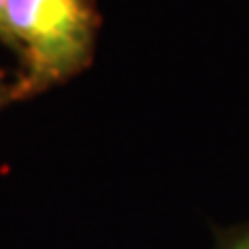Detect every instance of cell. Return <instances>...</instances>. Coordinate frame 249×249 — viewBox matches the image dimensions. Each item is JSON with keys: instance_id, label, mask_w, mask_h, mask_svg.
<instances>
[{"instance_id": "cell-1", "label": "cell", "mask_w": 249, "mask_h": 249, "mask_svg": "<svg viewBox=\"0 0 249 249\" xmlns=\"http://www.w3.org/2000/svg\"><path fill=\"white\" fill-rule=\"evenodd\" d=\"M4 25L19 58L15 100L25 102L88 71L102 15L96 0H4Z\"/></svg>"}, {"instance_id": "cell-2", "label": "cell", "mask_w": 249, "mask_h": 249, "mask_svg": "<svg viewBox=\"0 0 249 249\" xmlns=\"http://www.w3.org/2000/svg\"><path fill=\"white\" fill-rule=\"evenodd\" d=\"M9 104H17V100H15V77H9L4 69H0V110Z\"/></svg>"}, {"instance_id": "cell-3", "label": "cell", "mask_w": 249, "mask_h": 249, "mask_svg": "<svg viewBox=\"0 0 249 249\" xmlns=\"http://www.w3.org/2000/svg\"><path fill=\"white\" fill-rule=\"evenodd\" d=\"M222 249H249V227L235 235Z\"/></svg>"}, {"instance_id": "cell-4", "label": "cell", "mask_w": 249, "mask_h": 249, "mask_svg": "<svg viewBox=\"0 0 249 249\" xmlns=\"http://www.w3.org/2000/svg\"><path fill=\"white\" fill-rule=\"evenodd\" d=\"M0 44L9 46V36H6V25H4V0H0Z\"/></svg>"}]
</instances>
